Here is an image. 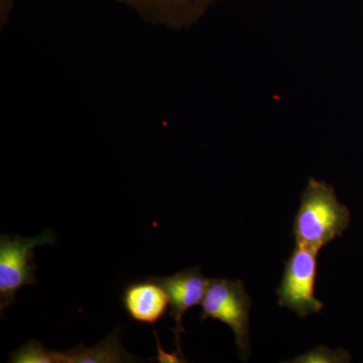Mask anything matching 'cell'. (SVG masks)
I'll use <instances>...</instances> for the list:
<instances>
[{"instance_id": "1", "label": "cell", "mask_w": 363, "mask_h": 363, "mask_svg": "<svg viewBox=\"0 0 363 363\" xmlns=\"http://www.w3.org/2000/svg\"><path fill=\"white\" fill-rule=\"evenodd\" d=\"M350 210L329 184L310 178L294 222L296 243L319 252L350 226Z\"/></svg>"}, {"instance_id": "2", "label": "cell", "mask_w": 363, "mask_h": 363, "mask_svg": "<svg viewBox=\"0 0 363 363\" xmlns=\"http://www.w3.org/2000/svg\"><path fill=\"white\" fill-rule=\"evenodd\" d=\"M250 296L240 279H209L202 301L201 320L212 319L228 325L235 335L238 354L250 355Z\"/></svg>"}, {"instance_id": "3", "label": "cell", "mask_w": 363, "mask_h": 363, "mask_svg": "<svg viewBox=\"0 0 363 363\" xmlns=\"http://www.w3.org/2000/svg\"><path fill=\"white\" fill-rule=\"evenodd\" d=\"M55 243V236L47 230L37 238L21 236H0V310L4 312L13 304L16 296L21 288L35 285V271L33 250L39 245Z\"/></svg>"}, {"instance_id": "4", "label": "cell", "mask_w": 363, "mask_h": 363, "mask_svg": "<svg viewBox=\"0 0 363 363\" xmlns=\"http://www.w3.org/2000/svg\"><path fill=\"white\" fill-rule=\"evenodd\" d=\"M318 252L296 243L290 259L286 260L285 274L277 290L279 305L289 308L300 317L316 314L323 309L321 301L315 297Z\"/></svg>"}, {"instance_id": "5", "label": "cell", "mask_w": 363, "mask_h": 363, "mask_svg": "<svg viewBox=\"0 0 363 363\" xmlns=\"http://www.w3.org/2000/svg\"><path fill=\"white\" fill-rule=\"evenodd\" d=\"M167 291L169 301V316L176 322L174 329L177 352L183 357L181 350V334L184 333V315L191 308L202 304L206 294L209 279L203 276L199 267L177 272L166 278H156Z\"/></svg>"}, {"instance_id": "6", "label": "cell", "mask_w": 363, "mask_h": 363, "mask_svg": "<svg viewBox=\"0 0 363 363\" xmlns=\"http://www.w3.org/2000/svg\"><path fill=\"white\" fill-rule=\"evenodd\" d=\"M131 7L143 20L173 28L192 26L217 0H117Z\"/></svg>"}, {"instance_id": "7", "label": "cell", "mask_w": 363, "mask_h": 363, "mask_svg": "<svg viewBox=\"0 0 363 363\" xmlns=\"http://www.w3.org/2000/svg\"><path fill=\"white\" fill-rule=\"evenodd\" d=\"M124 310L136 323L155 325L166 315L169 296L156 278L131 281L121 296Z\"/></svg>"}, {"instance_id": "8", "label": "cell", "mask_w": 363, "mask_h": 363, "mask_svg": "<svg viewBox=\"0 0 363 363\" xmlns=\"http://www.w3.org/2000/svg\"><path fill=\"white\" fill-rule=\"evenodd\" d=\"M135 357L124 350L118 334L112 333L95 347L83 345L74 350L60 352L48 350L47 363H119L133 362Z\"/></svg>"}, {"instance_id": "9", "label": "cell", "mask_w": 363, "mask_h": 363, "mask_svg": "<svg viewBox=\"0 0 363 363\" xmlns=\"http://www.w3.org/2000/svg\"><path fill=\"white\" fill-rule=\"evenodd\" d=\"M351 357L350 353L345 350H332L325 346H318L314 350H310L309 352L301 355L291 362H329V363H341L350 362Z\"/></svg>"}, {"instance_id": "10", "label": "cell", "mask_w": 363, "mask_h": 363, "mask_svg": "<svg viewBox=\"0 0 363 363\" xmlns=\"http://www.w3.org/2000/svg\"><path fill=\"white\" fill-rule=\"evenodd\" d=\"M155 334H156L157 338V348H159V351H157V362H185L186 360L181 359L183 357H181L178 352L173 353V354H168V353L164 352L162 350L161 342L159 340V336H157V331L155 330Z\"/></svg>"}]
</instances>
